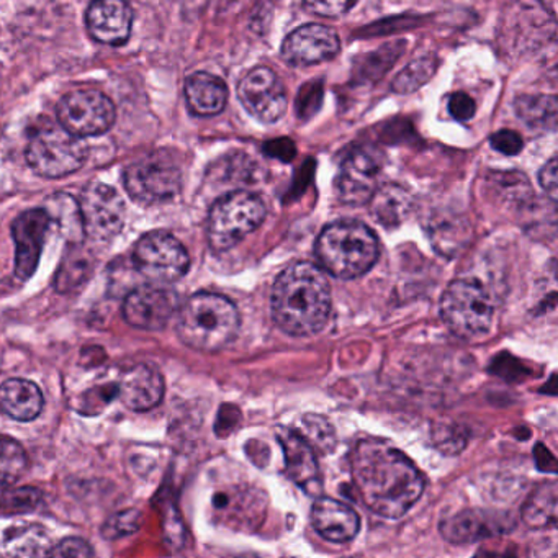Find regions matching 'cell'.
<instances>
[{
  "instance_id": "1",
  "label": "cell",
  "mask_w": 558,
  "mask_h": 558,
  "mask_svg": "<svg viewBox=\"0 0 558 558\" xmlns=\"http://www.w3.org/2000/svg\"><path fill=\"white\" fill-rule=\"evenodd\" d=\"M351 473L362 502L381 518L407 514L424 492V478L401 450L365 439L351 453Z\"/></svg>"
},
{
  "instance_id": "2",
  "label": "cell",
  "mask_w": 558,
  "mask_h": 558,
  "mask_svg": "<svg viewBox=\"0 0 558 558\" xmlns=\"http://www.w3.org/2000/svg\"><path fill=\"white\" fill-rule=\"evenodd\" d=\"M270 310L274 322L287 335L322 331L331 313V287L325 272L312 263L287 267L274 283Z\"/></svg>"
},
{
  "instance_id": "3",
  "label": "cell",
  "mask_w": 558,
  "mask_h": 558,
  "mask_svg": "<svg viewBox=\"0 0 558 558\" xmlns=\"http://www.w3.org/2000/svg\"><path fill=\"white\" fill-rule=\"evenodd\" d=\"M238 329L240 313L236 306L218 293H195L179 310V338L195 351H221L236 338Z\"/></svg>"
},
{
  "instance_id": "4",
  "label": "cell",
  "mask_w": 558,
  "mask_h": 558,
  "mask_svg": "<svg viewBox=\"0 0 558 558\" xmlns=\"http://www.w3.org/2000/svg\"><path fill=\"white\" fill-rule=\"evenodd\" d=\"M323 269L338 279H357L377 263L378 241L371 228L359 221H336L316 241Z\"/></svg>"
},
{
  "instance_id": "5",
  "label": "cell",
  "mask_w": 558,
  "mask_h": 558,
  "mask_svg": "<svg viewBox=\"0 0 558 558\" xmlns=\"http://www.w3.org/2000/svg\"><path fill=\"white\" fill-rule=\"evenodd\" d=\"M27 162L35 174L61 179L80 171L87 161L86 143L60 123H41L28 136Z\"/></svg>"
},
{
  "instance_id": "6",
  "label": "cell",
  "mask_w": 558,
  "mask_h": 558,
  "mask_svg": "<svg viewBox=\"0 0 558 558\" xmlns=\"http://www.w3.org/2000/svg\"><path fill=\"white\" fill-rule=\"evenodd\" d=\"M263 198L246 191L231 192L218 198L208 215V244L215 253H225L244 240L266 220Z\"/></svg>"
},
{
  "instance_id": "7",
  "label": "cell",
  "mask_w": 558,
  "mask_h": 558,
  "mask_svg": "<svg viewBox=\"0 0 558 558\" xmlns=\"http://www.w3.org/2000/svg\"><path fill=\"white\" fill-rule=\"evenodd\" d=\"M440 316L447 328L463 339L483 338L493 325V300L482 283L472 279L453 280L442 299Z\"/></svg>"
},
{
  "instance_id": "8",
  "label": "cell",
  "mask_w": 558,
  "mask_h": 558,
  "mask_svg": "<svg viewBox=\"0 0 558 558\" xmlns=\"http://www.w3.org/2000/svg\"><path fill=\"white\" fill-rule=\"evenodd\" d=\"M132 263L149 282L172 283L187 274L191 257L178 238L166 231H151L135 244Z\"/></svg>"
},
{
  "instance_id": "9",
  "label": "cell",
  "mask_w": 558,
  "mask_h": 558,
  "mask_svg": "<svg viewBox=\"0 0 558 558\" xmlns=\"http://www.w3.org/2000/svg\"><path fill=\"white\" fill-rule=\"evenodd\" d=\"M58 123L80 138L106 135L117 120L116 104L99 90H74L58 102Z\"/></svg>"
},
{
  "instance_id": "10",
  "label": "cell",
  "mask_w": 558,
  "mask_h": 558,
  "mask_svg": "<svg viewBox=\"0 0 558 558\" xmlns=\"http://www.w3.org/2000/svg\"><path fill=\"white\" fill-rule=\"evenodd\" d=\"M84 234L96 243H109L125 225V202L122 195L104 182L84 189L80 201Z\"/></svg>"
},
{
  "instance_id": "11",
  "label": "cell",
  "mask_w": 558,
  "mask_h": 558,
  "mask_svg": "<svg viewBox=\"0 0 558 558\" xmlns=\"http://www.w3.org/2000/svg\"><path fill=\"white\" fill-rule=\"evenodd\" d=\"M123 185L138 204H162L181 192V171L165 159H143L125 169Z\"/></svg>"
},
{
  "instance_id": "12",
  "label": "cell",
  "mask_w": 558,
  "mask_h": 558,
  "mask_svg": "<svg viewBox=\"0 0 558 558\" xmlns=\"http://www.w3.org/2000/svg\"><path fill=\"white\" fill-rule=\"evenodd\" d=\"M179 310V296L169 283L149 282L130 290L123 302V318L143 331L165 328Z\"/></svg>"
},
{
  "instance_id": "13",
  "label": "cell",
  "mask_w": 558,
  "mask_h": 558,
  "mask_svg": "<svg viewBox=\"0 0 558 558\" xmlns=\"http://www.w3.org/2000/svg\"><path fill=\"white\" fill-rule=\"evenodd\" d=\"M384 156L371 146L355 148L342 162L336 178V191L342 204L364 205L377 191Z\"/></svg>"
},
{
  "instance_id": "14",
  "label": "cell",
  "mask_w": 558,
  "mask_h": 558,
  "mask_svg": "<svg viewBox=\"0 0 558 558\" xmlns=\"http://www.w3.org/2000/svg\"><path fill=\"white\" fill-rule=\"evenodd\" d=\"M238 99L259 122L276 123L286 112V87L269 68L247 71L238 84Z\"/></svg>"
},
{
  "instance_id": "15",
  "label": "cell",
  "mask_w": 558,
  "mask_h": 558,
  "mask_svg": "<svg viewBox=\"0 0 558 558\" xmlns=\"http://www.w3.org/2000/svg\"><path fill=\"white\" fill-rule=\"evenodd\" d=\"M51 230L53 221L44 207L24 211L14 221L12 238L15 243V276L19 279L27 280L34 276Z\"/></svg>"
},
{
  "instance_id": "16",
  "label": "cell",
  "mask_w": 558,
  "mask_h": 558,
  "mask_svg": "<svg viewBox=\"0 0 558 558\" xmlns=\"http://www.w3.org/2000/svg\"><path fill=\"white\" fill-rule=\"evenodd\" d=\"M341 50L338 34L325 25L310 24L293 31L282 45V58L295 68L332 60Z\"/></svg>"
},
{
  "instance_id": "17",
  "label": "cell",
  "mask_w": 558,
  "mask_h": 558,
  "mask_svg": "<svg viewBox=\"0 0 558 558\" xmlns=\"http://www.w3.org/2000/svg\"><path fill=\"white\" fill-rule=\"evenodd\" d=\"M135 14L126 0H93L86 12V27L97 44L120 47L129 41Z\"/></svg>"
},
{
  "instance_id": "18",
  "label": "cell",
  "mask_w": 558,
  "mask_h": 558,
  "mask_svg": "<svg viewBox=\"0 0 558 558\" xmlns=\"http://www.w3.org/2000/svg\"><path fill=\"white\" fill-rule=\"evenodd\" d=\"M218 518L240 531H254L264 521L267 498L264 492L250 485H234L214 496Z\"/></svg>"
},
{
  "instance_id": "19",
  "label": "cell",
  "mask_w": 558,
  "mask_h": 558,
  "mask_svg": "<svg viewBox=\"0 0 558 558\" xmlns=\"http://www.w3.org/2000/svg\"><path fill=\"white\" fill-rule=\"evenodd\" d=\"M165 378L155 365L136 364L120 372L117 397L133 411H148L165 398Z\"/></svg>"
},
{
  "instance_id": "20",
  "label": "cell",
  "mask_w": 558,
  "mask_h": 558,
  "mask_svg": "<svg viewBox=\"0 0 558 558\" xmlns=\"http://www.w3.org/2000/svg\"><path fill=\"white\" fill-rule=\"evenodd\" d=\"M279 440L286 452L287 475L308 495H318L322 492V473L315 450L296 430L287 427L279 429Z\"/></svg>"
},
{
  "instance_id": "21",
  "label": "cell",
  "mask_w": 558,
  "mask_h": 558,
  "mask_svg": "<svg viewBox=\"0 0 558 558\" xmlns=\"http://www.w3.org/2000/svg\"><path fill=\"white\" fill-rule=\"evenodd\" d=\"M312 524L323 538L335 544L352 541L361 529L357 512L332 498L316 499L312 508Z\"/></svg>"
},
{
  "instance_id": "22",
  "label": "cell",
  "mask_w": 558,
  "mask_h": 558,
  "mask_svg": "<svg viewBox=\"0 0 558 558\" xmlns=\"http://www.w3.org/2000/svg\"><path fill=\"white\" fill-rule=\"evenodd\" d=\"M189 110L197 117H215L223 112L228 102V87L210 73H194L184 87Z\"/></svg>"
},
{
  "instance_id": "23",
  "label": "cell",
  "mask_w": 558,
  "mask_h": 558,
  "mask_svg": "<svg viewBox=\"0 0 558 558\" xmlns=\"http://www.w3.org/2000/svg\"><path fill=\"white\" fill-rule=\"evenodd\" d=\"M0 410L12 420L28 423L40 416L44 410V393L34 381L11 378L0 385Z\"/></svg>"
},
{
  "instance_id": "24",
  "label": "cell",
  "mask_w": 558,
  "mask_h": 558,
  "mask_svg": "<svg viewBox=\"0 0 558 558\" xmlns=\"http://www.w3.org/2000/svg\"><path fill=\"white\" fill-rule=\"evenodd\" d=\"M505 519H495V515L486 514V512L463 511L444 521L440 524V532L447 541L453 542V544H465V542L492 537V535L505 531Z\"/></svg>"
},
{
  "instance_id": "25",
  "label": "cell",
  "mask_w": 558,
  "mask_h": 558,
  "mask_svg": "<svg viewBox=\"0 0 558 558\" xmlns=\"http://www.w3.org/2000/svg\"><path fill=\"white\" fill-rule=\"evenodd\" d=\"M45 210L50 214L54 230L63 234L68 244L83 243L84 234L83 217H81L80 202L73 195H51L44 205Z\"/></svg>"
},
{
  "instance_id": "26",
  "label": "cell",
  "mask_w": 558,
  "mask_h": 558,
  "mask_svg": "<svg viewBox=\"0 0 558 558\" xmlns=\"http://www.w3.org/2000/svg\"><path fill=\"white\" fill-rule=\"evenodd\" d=\"M372 214L384 227H398L410 215L413 201L400 185H384L372 195Z\"/></svg>"
},
{
  "instance_id": "27",
  "label": "cell",
  "mask_w": 558,
  "mask_h": 558,
  "mask_svg": "<svg viewBox=\"0 0 558 558\" xmlns=\"http://www.w3.org/2000/svg\"><path fill=\"white\" fill-rule=\"evenodd\" d=\"M94 270V259L83 243L70 244L66 256L58 270L54 286L60 293H70L80 289L89 280Z\"/></svg>"
},
{
  "instance_id": "28",
  "label": "cell",
  "mask_w": 558,
  "mask_h": 558,
  "mask_svg": "<svg viewBox=\"0 0 558 558\" xmlns=\"http://www.w3.org/2000/svg\"><path fill=\"white\" fill-rule=\"evenodd\" d=\"M522 521L531 529H547L557 522V485L538 486L522 508Z\"/></svg>"
},
{
  "instance_id": "29",
  "label": "cell",
  "mask_w": 558,
  "mask_h": 558,
  "mask_svg": "<svg viewBox=\"0 0 558 558\" xmlns=\"http://www.w3.org/2000/svg\"><path fill=\"white\" fill-rule=\"evenodd\" d=\"M515 116L534 130H555L557 99L554 96H521L514 102Z\"/></svg>"
},
{
  "instance_id": "30",
  "label": "cell",
  "mask_w": 558,
  "mask_h": 558,
  "mask_svg": "<svg viewBox=\"0 0 558 558\" xmlns=\"http://www.w3.org/2000/svg\"><path fill=\"white\" fill-rule=\"evenodd\" d=\"M5 548L17 557H45L51 554L50 535L40 525L11 529L5 535Z\"/></svg>"
},
{
  "instance_id": "31",
  "label": "cell",
  "mask_w": 558,
  "mask_h": 558,
  "mask_svg": "<svg viewBox=\"0 0 558 558\" xmlns=\"http://www.w3.org/2000/svg\"><path fill=\"white\" fill-rule=\"evenodd\" d=\"M27 466L24 446L12 437H0V493L14 486L27 472Z\"/></svg>"
},
{
  "instance_id": "32",
  "label": "cell",
  "mask_w": 558,
  "mask_h": 558,
  "mask_svg": "<svg viewBox=\"0 0 558 558\" xmlns=\"http://www.w3.org/2000/svg\"><path fill=\"white\" fill-rule=\"evenodd\" d=\"M296 433L312 446L313 450L329 453L335 449L336 436L331 424L318 414H306Z\"/></svg>"
},
{
  "instance_id": "33",
  "label": "cell",
  "mask_w": 558,
  "mask_h": 558,
  "mask_svg": "<svg viewBox=\"0 0 558 558\" xmlns=\"http://www.w3.org/2000/svg\"><path fill=\"white\" fill-rule=\"evenodd\" d=\"M436 61L430 60V58L414 61L395 80L393 90H397L398 94H410L420 89L436 73Z\"/></svg>"
},
{
  "instance_id": "34",
  "label": "cell",
  "mask_w": 558,
  "mask_h": 558,
  "mask_svg": "<svg viewBox=\"0 0 558 558\" xmlns=\"http://www.w3.org/2000/svg\"><path fill=\"white\" fill-rule=\"evenodd\" d=\"M140 525H142V512L138 509H126V511L117 512L116 515L107 519L102 527V535L113 541L123 535L135 534Z\"/></svg>"
},
{
  "instance_id": "35",
  "label": "cell",
  "mask_w": 558,
  "mask_h": 558,
  "mask_svg": "<svg viewBox=\"0 0 558 558\" xmlns=\"http://www.w3.org/2000/svg\"><path fill=\"white\" fill-rule=\"evenodd\" d=\"M40 502V493L34 488H17L9 492L0 498V511L4 514H21V512L34 511Z\"/></svg>"
},
{
  "instance_id": "36",
  "label": "cell",
  "mask_w": 558,
  "mask_h": 558,
  "mask_svg": "<svg viewBox=\"0 0 558 558\" xmlns=\"http://www.w3.org/2000/svg\"><path fill=\"white\" fill-rule=\"evenodd\" d=\"M303 2L313 14L335 19L351 11L357 0H303Z\"/></svg>"
},
{
  "instance_id": "37",
  "label": "cell",
  "mask_w": 558,
  "mask_h": 558,
  "mask_svg": "<svg viewBox=\"0 0 558 558\" xmlns=\"http://www.w3.org/2000/svg\"><path fill=\"white\" fill-rule=\"evenodd\" d=\"M51 557H93L94 550L84 538L70 537L61 541L60 544L53 545L51 548Z\"/></svg>"
},
{
  "instance_id": "38",
  "label": "cell",
  "mask_w": 558,
  "mask_h": 558,
  "mask_svg": "<svg viewBox=\"0 0 558 558\" xmlns=\"http://www.w3.org/2000/svg\"><path fill=\"white\" fill-rule=\"evenodd\" d=\"M489 142H492V146L496 151L506 156L519 155L522 151V145H524L521 135L512 132V130H499V132L492 136Z\"/></svg>"
},
{
  "instance_id": "39",
  "label": "cell",
  "mask_w": 558,
  "mask_h": 558,
  "mask_svg": "<svg viewBox=\"0 0 558 558\" xmlns=\"http://www.w3.org/2000/svg\"><path fill=\"white\" fill-rule=\"evenodd\" d=\"M476 106L472 97L463 93L453 94L449 99V113L457 122H469L475 116Z\"/></svg>"
},
{
  "instance_id": "40",
  "label": "cell",
  "mask_w": 558,
  "mask_h": 558,
  "mask_svg": "<svg viewBox=\"0 0 558 558\" xmlns=\"http://www.w3.org/2000/svg\"><path fill=\"white\" fill-rule=\"evenodd\" d=\"M538 182L542 189L550 195L551 201H557V159L551 158L538 172Z\"/></svg>"
},
{
  "instance_id": "41",
  "label": "cell",
  "mask_w": 558,
  "mask_h": 558,
  "mask_svg": "<svg viewBox=\"0 0 558 558\" xmlns=\"http://www.w3.org/2000/svg\"><path fill=\"white\" fill-rule=\"evenodd\" d=\"M266 153L274 156V158L290 161L295 156V148H293V143L289 142V140H277V142L267 143Z\"/></svg>"
}]
</instances>
